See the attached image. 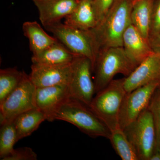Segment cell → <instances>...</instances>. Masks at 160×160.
<instances>
[{
    "label": "cell",
    "mask_w": 160,
    "mask_h": 160,
    "mask_svg": "<svg viewBox=\"0 0 160 160\" xmlns=\"http://www.w3.org/2000/svg\"><path fill=\"white\" fill-rule=\"evenodd\" d=\"M154 0H133L131 24L143 37L149 41Z\"/></svg>",
    "instance_id": "17"
},
{
    "label": "cell",
    "mask_w": 160,
    "mask_h": 160,
    "mask_svg": "<svg viewBox=\"0 0 160 160\" xmlns=\"http://www.w3.org/2000/svg\"><path fill=\"white\" fill-rule=\"evenodd\" d=\"M148 109L152 115L156 129V145L155 150L160 148V86L154 92Z\"/></svg>",
    "instance_id": "23"
},
{
    "label": "cell",
    "mask_w": 160,
    "mask_h": 160,
    "mask_svg": "<svg viewBox=\"0 0 160 160\" xmlns=\"http://www.w3.org/2000/svg\"><path fill=\"white\" fill-rule=\"evenodd\" d=\"M123 47L127 55L138 66L154 52L149 41L143 37L132 24L129 25L123 35Z\"/></svg>",
    "instance_id": "14"
},
{
    "label": "cell",
    "mask_w": 160,
    "mask_h": 160,
    "mask_svg": "<svg viewBox=\"0 0 160 160\" xmlns=\"http://www.w3.org/2000/svg\"><path fill=\"white\" fill-rule=\"evenodd\" d=\"M126 93L124 78L113 79L92 101L89 108L110 131L120 127V111Z\"/></svg>",
    "instance_id": "4"
},
{
    "label": "cell",
    "mask_w": 160,
    "mask_h": 160,
    "mask_svg": "<svg viewBox=\"0 0 160 160\" xmlns=\"http://www.w3.org/2000/svg\"><path fill=\"white\" fill-rule=\"evenodd\" d=\"M44 27L61 22L75 9L79 0H32Z\"/></svg>",
    "instance_id": "13"
},
{
    "label": "cell",
    "mask_w": 160,
    "mask_h": 160,
    "mask_svg": "<svg viewBox=\"0 0 160 160\" xmlns=\"http://www.w3.org/2000/svg\"><path fill=\"white\" fill-rule=\"evenodd\" d=\"M150 160H160V148L154 150Z\"/></svg>",
    "instance_id": "28"
},
{
    "label": "cell",
    "mask_w": 160,
    "mask_h": 160,
    "mask_svg": "<svg viewBox=\"0 0 160 160\" xmlns=\"http://www.w3.org/2000/svg\"><path fill=\"white\" fill-rule=\"evenodd\" d=\"M46 120L45 114L38 109L25 112L13 121L18 141L32 134Z\"/></svg>",
    "instance_id": "19"
},
{
    "label": "cell",
    "mask_w": 160,
    "mask_h": 160,
    "mask_svg": "<svg viewBox=\"0 0 160 160\" xmlns=\"http://www.w3.org/2000/svg\"><path fill=\"white\" fill-rule=\"evenodd\" d=\"M22 30L24 36L29 40V48L32 54L42 51L58 41L46 33L36 21L23 23Z\"/></svg>",
    "instance_id": "18"
},
{
    "label": "cell",
    "mask_w": 160,
    "mask_h": 160,
    "mask_svg": "<svg viewBox=\"0 0 160 160\" xmlns=\"http://www.w3.org/2000/svg\"><path fill=\"white\" fill-rule=\"evenodd\" d=\"M55 120L65 121L74 125L91 138H109L110 131L89 106L70 97L66 100L53 117Z\"/></svg>",
    "instance_id": "3"
},
{
    "label": "cell",
    "mask_w": 160,
    "mask_h": 160,
    "mask_svg": "<svg viewBox=\"0 0 160 160\" xmlns=\"http://www.w3.org/2000/svg\"><path fill=\"white\" fill-rule=\"evenodd\" d=\"M109 139L117 154L123 160H139L134 146L120 127L110 131Z\"/></svg>",
    "instance_id": "20"
},
{
    "label": "cell",
    "mask_w": 160,
    "mask_h": 160,
    "mask_svg": "<svg viewBox=\"0 0 160 160\" xmlns=\"http://www.w3.org/2000/svg\"><path fill=\"white\" fill-rule=\"evenodd\" d=\"M36 88L29 75L24 71L17 87L0 104L1 124L13 122L23 112L36 109L35 99Z\"/></svg>",
    "instance_id": "7"
},
{
    "label": "cell",
    "mask_w": 160,
    "mask_h": 160,
    "mask_svg": "<svg viewBox=\"0 0 160 160\" xmlns=\"http://www.w3.org/2000/svg\"><path fill=\"white\" fill-rule=\"evenodd\" d=\"M158 80H160V53L154 52L124 78V87L126 92H130Z\"/></svg>",
    "instance_id": "12"
},
{
    "label": "cell",
    "mask_w": 160,
    "mask_h": 160,
    "mask_svg": "<svg viewBox=\"0 0 160 160\" xmlns=\"http://www.w3.org/2000/svg\"><path fill=\"white\" fill-rule=\"evenodd\" d=\"M44 27L72 53L89 58L93 71L99 48L91 29H76L61 22Z\"/></svg>",
    "instance_id": "5"
},
{
    "label": "cell",
    "mask_w": 160,
    "mask_h": 160,
    "mask_svg": "<svg viewBox=\"0 0 160 160\" xmlns=\"http://www.w3.org/2000/svg\"><path fill=\"white\" fill-rule=\"evenodd\" d=\"M18 142L17 135L13 122L1 124L0 128V159L4 160L14 150Z\"/></svg>",
    "instance_id": "22"
},
{
    "label": "cell",
    "mask_w": 160,
    "mask_h": 160,
    "mask_svg": "<svg viewBox=\"0 0 160 160\" xmlns=\"http://www.w3.org/2000/svg\"><path fill=\"white\" fill-rule=\"evenodd\" d=\"M160 86V80H156L126 93L120 111L121 129H125L148 109L154 92Z\"/></svg>",
    "instance_id": "9"
},
{
    "label": "cell",
    "mask_w": 160,
    "mask_h": 160,
    "mask_svg": "<svg viewBox=\"0 0 160 160\" xmlns=\"http://www.w3.org/2000/svg\"><path fill=\"white\" fill-rule=\"evenodd\" d=\"M38 155L31 148L21 147L15 149L3 160H37Z\"/></svg>",
    "instance_id": "24"
},
{
    "label": "cell",
    "mask_w": 160,
    "mask_h": 160,
    "mask_svg": "<svg viewBox=\"0 0 160 160\" xmlns=\"http://www.w3.org/2000/svg\"><path fill=\"white\" fill-rule=\"evenodd\" d=\"M138 66L127 55L123 47L101 49L93 68L96 93L108 86L116 75L120 73L127 77Z\"/></svg>",
    "instance_id": "2"
},
{
    "label": "cell",
    "mask_w": 160,
    "mask_h": 160,
    "mask_svg": "<svg viewBox=\"0 0 160 160\" xmlns=\"http://www.w3.org/2000/svg\"><path fill=\"white\" fill-rule=\"evenodd\" d=\"M92 72L91 61L85 57L78 55L72 63L71 78L68 86L71 97L89 107L96 93Z\"/></svg>",
    "instance_id": "8"
},
{
    "label": "cell",
    "mask_w": 160,
    "mask_h": 160,
    "mask_svg": "<svg viewBox=\"0 0 160 160\" xmlns=\"http://www.w3.org/2000/svg\"><path fill=\"white\" fill-rule=\"evenodd\" d=\"M160 34V0H154L149 38Z\"/></svg>",
    "instance_id": "25"
},
{
    "label": "cell",
    "mask_w": 160,
    "mask_h": 160,
    "mask_svg": "<svg viewBox=\"0 0 160 160\" xmlns=\"http://www.w3.org/2000/svg\"><path fill=\"white\" fill-rule=\"evenodd\" d=\"M115 1L116 0H92L93 8L97 18L98 24L106 15Z\"/></svg>",
    "instance_id": "26"
},
{
    "label": "cell",
    "mask_w": 160,
    "mask_h": 160,
    "mask_svg": "<svg viewBox=\"0 0 160 160\" xmlns=\"http://www.w3.org/2000/svg\"><path fill=\"white\" fill-rule=\"evenodd\" d=\"M133 1L116 0L97 26L91 29L99 51L109 47H123V35L132 24Z\"/></svg>",
    "instance_id": "1"
},
{
    "label": "cell",
    "mask_w": 160,
    "mask_h": 160,
    "mask_svg": "<svg viewBox=\"0 0 160 160\" xmlns=\"http://www.w3.org/2000/svg\"><path fill=\"white\" fill-rule=\"evenodd\" d=\"M24 73L16 67L0 70V104L17 87Z\"/></svg>",
    "instance_id": "21"
},
{
    "label": "cell",
    "mask_w": 160,
    "mask_h": 160,
    "mask_svg": "<svg viewBox=\"0 0 160 160\" xmlns=\"http://www.w3.org/2000/svg\"><path fill=\"white\" fill-rule=\"evenodd\" d=\"M29 78L36 88L66 85L69 86L72 63L60 65L32 64Z\"/></svg>",
    "instance_id": "10"
},
{
    "label": "cell",
    "mask_w": 160,
    "mask_h": 160,
    "mask_svg": "<svg viewBox=\"0 0 160 160\" xmlns=\"http://www.w3.org/2000/svg\"><path fill=\"white\" fill-rule=\"evenodd\" d=\"M149 41L153 51L160 53V34L149 38Z\"/></svg>",
    "instance_id": "27"
},
{
    "label": "cell",
    "mask_w": 160,
    "mask_h": 160,
    "mask_svg": "<svg viewBox=\"0 0 160 160\" xmlns=\"http://www.w3.org/2000/svg\"><path fill=\"white\" fill-rule=\"evenodd\" d=\"M70 97L68 85L37 88L35 98L36 106L45 114L47 121L53 122L56 112Z\"/></svg>",
    "instance_id": "11"
},
{
    "label": "cell",
    "mask_w": 160,
    "mask_h": 160,
    "mask_svg": "<svg viewBox=\"0 0 160 160\" xmlns=\"http://www.w3.org/2000/svg\"><path fill=\"white\" fill-rule=\"evenodd\" d=\"M78 55L58 41L42 51L32 54L31 61L34 64L66 65L72 63Z\"/></svg>",
    "instance_id": "16"
},
{
    "label": "cell",
    "mask_w": 160,
    "mask_h": 160,
    "mask_svg": "<svg viewBox=\"0 0 160 160\" xmlns=\"http://www.w3.org/2000/svg\"><path fill=\"white\" fill-rule=\"evenodd\" d=\"M139 160H150L156 145V129L152 115L148 109L123 129Z\"/></svg>",
    "instance_id": "6"
},
{
    "label": "cell",
    "mask_w": 160,
    "mask_h": 160,
    "mask_svg": "<svg viewBox=\"0 0 160 160\" xmlns=\"http://www.w3.org/2000/svg\"><path fill=\"white\" fill-rule=\"evenodd\" d=\"M64 23L76 29L88 30L97 26L92 0H79L75 9L65 18Z\"/></svg>",
    "instance_id": "15"
}]
</instances>
